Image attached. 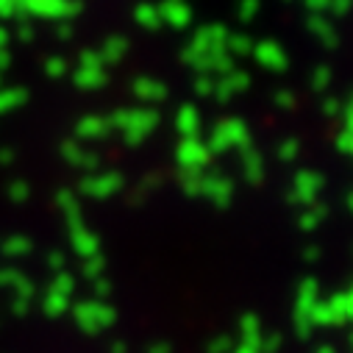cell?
I'll return each mask as SVG.
<instances>
[]
</instances>
